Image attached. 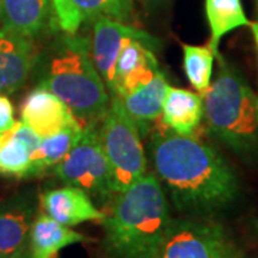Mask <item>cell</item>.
Listing matches in <instances>:
<instances>
[{
    "mask_svg": "<svg viewBox=\"0 0 258 258\" xmlns=\"http://www.w3.org/2000/svg\"><path fill=\"white\" fill-rule=\"evenodd\" d=\"M148 154L174 208L185 217L211 218L240 195V182L230 164L194 135L155 132Z\"/></svg>",
    "mask_w": 258,
    "mask_h": 258,
    "instance_id": "1",
    "label": "cell"
},
{
    "mask_svg": "<svg viewBox=\"0 0 258 258\" xmlns=\"http://www.w3.org/2000/svg\"><path fill=\"white\" fill-rule=\"evenodd\" d=\"M169 203L155 174L115 195L102 222L101 258H158L171 225Z\"/></svg>",
    "mask_w": 258,
    "mask_h": 258,
    "instance_id": "2",
    "label": "cell"
},
{
    "mask_svg": "<svg viewBox=\"0 0 258 258\" xmlns=\"http://www.w3.org/2000/svg\"><path fill=\"white\" fill-rule=\"evenodd\" d=\"M33 72H37V86L56 95L82 126L101 123L111 95L93 63L89 36L62 32L37 53Z\"/></svg>",
    "mask_w": 258,
    "mask_h": 258,
    "instance_id": "3",
    "label": "cell"
},
{
    "mask_svg": "<svg viewBox=\"0 0 258 258\" xmlns=\"http://www.w3.org/2000/svg\"><path fill=\"white\" fill-rule=\"evenodd\" d=\"M215 81L203 95L204 119L214 138L245 161L258 154L257 96L240 71L218 56Z\"/></svg>",
    "mask_w": 258,
    "mask_h": 258,
    "instance_id": "4",
    "label": "cell"
},
{
    "mask_svg": "<svg viewBox=\"0 0 258 258\" xmlns=\"http://www.w3.org/2000/svg\"><path fill=\"white\" fill-rule=\"evenodd\" d=\"M99 138L109 165L112 192L118 195L139 181L148 168L139 129L118 96L111 95L109 108L99 123Z\"/></svg>",
    "mask_w": 258,
    "mask_h": 258,
    "instance_id": "5",
    "label": "cell"
},
{
    "mask_svg": "<svg viewBox=\"0 0 258 258\" xmlns=\"http://www.w3.org/2000/svg\"><path fill=\"white\" fill-rule=\"evenodd\" d=\"M53 169L64 185L81 188L101 207H109L115 198L109 165L99 138V125L83 126L79 141Z\"/></svg>",
    "mask_w": 258,
    "mask_h": 258,
    "instance_id": "6",
    "label": "cell"
},
{
    "mask_svg": "<svg viewBox=\"0 0 258 258\" xmlns=\"http://www.w3.org/2000/svg\"><path fill=\"white\" fill-rule=\"evenodd\" d=\"M228 231L211 218L171 221L158 258H240Z\"/></svg>",
    "mask_w": 258,
    "mask_h": 258,
    "instance_id": "7",
    "label": "cell"
},
{
    "mask_svg": "<svg viewBox=\"0 0 258 258\" xmlns=\"http://www.w3.org/2000/svg\"><path fill=\"white\" fill-rule=\"evenodd\" d=\"M132 39H141L161 45L157 37L129 23H123L111 18H98L92 22L91 36H89L91 55H92L93 63L102 76L109 93L113 89L115 64L118 60V56L122 47Z\"/></svg>",
    "mask_w": 258,
    "mask_h": 258,
    "instance_id": "8",
    "label": "cell"
},
{
    "mask_svg": "<svg viewBox=\"0 0 258 258\" xmlns=\"http://www.w3.org/2000/svg\"><path fill=\"white\" fill-rule=\"evenodd\" d=\"M37 208L33 191H20L0 200V255L29 257V237Z\"/></svg>",
    "mask_w": 258,
    "mask_h": 258,
    "instance_id": "9",
    "label": "cell"
},
{
    "mask_svg": "<svg viewBox=\"0 0 258 258\" xmlns=\"http://www.w3.org/2000/svg\"><path fill=\"white\" fill-rule=\"evenodd\" d=\"M22 122L40 138L55 135L63 129L81 125L72 111L56 95L42 86L30 91L22 105Z\"/></svg>",
    "mask_w": 258,
    "mask_h": 258,
    "instance_id": "10",
    "label": "cell"
},
{
    "mask_svg": "<svg viewBox=\"0 0 258 258\" xmlns=\"http://www.w3.org/2000/svg\"><path fill=\"white\" fill-rule=\"evenodd\" d=\"M0 28L36 40L56 29L53 0H0Z\"/></svg>",
    "mask_w": 258,
    "mask_h": 258,
    "instance_id": "11",
    "label": "cell"
},
{
    "mask_svg": "<svg viewBox=\"0 0 258 258\" xmlns=\"http://www.w3.org/2000/svg\"><path fill=\"white\" fill-rule=\"evenodd\" d=\"M37 53L35 40L0 28V93L16 92L26 83Z\"/></svg>",
    "mask_w": 258,
    "mask_h": 258,
    "instance_id": "12",
    "label": "cell"
},
{
    "mask_svg": "<svg viewBox=\"0 0 258 258\" xmlns=\"http://www.w3.org/2000/svg\"><path fill=\"white\" fill-rule=\"evenodd\" d=\"M40 205L49 217L71 228L89 221L102 224L106 217L88 194L74 185L45 191L40 195Z\"/></svg>",
    "mask_w": 258,
    "mask_h": 258,
    "instance_id": "13",
    "label": "cell"
},
{
    "mask_svg": "<svg viewBox=\"0 0 258 258\" xmlns=\"http://www.w3.org/2000/svg\"><path fill=\"white\" fill-rule=\"evenodd\" d=\"M168 86L169 83L166 81L165 74L159 71L151 81L118 95L129 118L139 129L142 138L147 137L154 122L161 116L162 102Z\"/></svg>",
    "mask_w": 258,
    "mask_h": 258,
    "instance_id": "14",
    "label": "cell"
},
{
    "mask_svg": "<svg viewBox=\"0 0 258 258\" xmlns=\"http://www.w3.org/2000/svg\"><path fill=\"white\" fill-rule=\"evenodd\" d=\"M159 118L166 128L178 135H194L204 119L203 95L168 86Z\"/></svg>",
    "mask_w": 258,
    "mask_h": 258,
    "instance_id": "15",
    "label": "cell"
},
{
    "mask_svg": "<svg viewBox=\"0 0 258 258\" xmlns=\"http://www.w3.org/2000/svg\"><path fill=\"white\" fill-rule=\"evenodd\" d=\"M89 241H92L89 237L57 222L46 212H37L30 228L29 255L30 258H56L66 247Z\"/></svg>",
    "mask_w": 258,
    "mask_h": 258,
    "instance_id": "16",
    "label": "cell"
},
{
    "mask_svg": "<svg viewBox=\"0 0 258 258\" xmlns=\"http://www.w3.org/2000/svg\"><path fill=\"white\" fill-rule=\"evenodd\" d=\"M205 2V16L210 26V42L208 47L214 55L220 53V42L225 35L235 29L249 26L248 18L244 12L241 0H204Z\"/></svg>",
    "mask_w": 258,
    "mask_h": 258,
    "instance_id": "17",
    "label": "cell"
},
{
    "mask_svg": "<svg viewBox=\"0 0 258 258\" xmlns=\"http://www.w3.org/2000/svg\"><path fill=\"white\" fill-rule=\"evenodd\" d=\"M82 131V125H76L63 129L55 135L42 138L35 154L32 155L30 178L43 175L47 169L55 168L79 141Z\"/></svg>",
    "mask_w": 258,
    "mask_h": 258,
    "instance_id": "18",
    "label": "cell"
},
{
    "mask_svg": "<svg viewBox=\"0 0 258 258\" xmlns=\"http://www.w3.org/2000/svg\"><path fill=\"white\" fill-rule=\"evenodd\" d=\"M33 149L12 132H6L0 144V175L18 179L30 178Z\"/></svg>",
    "mask_w": 258,
    "mask_h": 258,
    "instance_id": "19",
    "label": "cell"
},
{
    "mask_svg": "<svg viewBox=\"0 0 258 258\" xmlns=\"http://www.w3.org/2000/svg\"><path fill=\"white\" fill-rule=\"evenodd\" d=\"M182 52L186 79L197 92L204 95L211 86L214 60L217 56L208 46L197 45H182Z\"/></svg>",
    "mask_w": 258,
    "mask_h": 258,
    "instance_id": "20",
    "label": "cell"
},
{
    "mask_svg": "<svg viewBox=\"0 0 258 258\" xmlns=\"http://www.w3.org/2000/svg\"><path fill=\"white\" fill-rule=\"evenodd\" d=\"M79 12L83 22L98 18H111L123 23H131L134 19V0H69Z\"/></svg>",
    "mask_w": 258,
    "mask_h": 258,
    "instance_id": "21",
    "label": "cell"
},
{
    "mask_svg": "<svg viewBox=\"0 0 258 258\" xmlns=\"http://www.w3.org/2000/svg\"><path fill=\"white\" fill-rule=\"evenodd\" d=\"M15 109L8 95L0 93V134H6L15 126Z\"/></svg>",
    "mask_w": 258,
    "mask_h": 258,
    "instance_id": "22",
    "label": "cell"
},
{
    "mask_svg": "<svg viewBox=\"0 0 258 258\" xmlns=\"http://www.w3.org/2000/svg\"><path fill=\"white\" fill-rule=\"evenodd\" d=\"M149 10H155L161 6H164L168 0H141Z\"/></svg>",
    "mask_w": 258,
    "mask_h": 258,
    "instance_id": "23",
    "label": "cell"
},
{
    "mask_svg": "<svg viewBox=\"0 0 258 258\" xmlns=\"http://www.w3.org/2000/svg\"><path fill=\"white\" fill-rule=\"evenodd\" d=\"M249 28H251V32H252V37H254V43H255V47H257L258 55V20L257 22L249 23Z\"/></svg>",
    "mask_w": 258,
    "mask_h": 258,
    "instance_id": "24",
    "label": "cell"
},
{
    "mask_svg": "<svg viewBox=\"0 0 258 258\" xmlns=\"http://www.w3.org/2000/svg\"><path fill=\"white\" fill-rule=\"evenodd\" d=\"M5 135H6V134H0V144H2V141L5 139Z\"/></svg>",
    "mask_w": 258,
    "mask_h": 258,
    "instance_id": "25",
    "label": "cell"
},
{
    "mask_svg": "<svg viewBox=\"0 0 258 258\" xmlns=\"http://www.w3.org/2000/svg\"><path fill=\"white\" fill-rule=\"evenodd\" d=\"M257 118H258V98H257Z\"/></svg>",
    "mask_w": 258,
    "mask_h": 258,
    "instance_id": "26",
    "label": "cell"
},
{
    "mask_svg": "<svg viewBox=\"0 0 258 258\" xmlns=\"http://www.w3.org/2000/svg\"><path fill=\"white\" fill-rule=\"evenodd\" d=\"M30 257V255H29ZM0 258H9V257H5V255H0Z\"/></svg>",
    "mask_w": 258,
    "mask_h": 258,
    "instance_id": "27",
    "label": "cell"
},
{
    "mask_svg": "<svg viewBox=\"0 0 258 258\" xmlns=\"http://www.w3.org/2000/svg\"><path fill=\"white\" fill-rule=\"evenodd\" d=\"M26 258H30V257H26Z\"/></svg>",
    "mask_w": 258,
    "mask_h": 258,
    "instance_id": "28",
    "label": "cell"
},
{
    "mask_svg": "<svg viewBox=\"0 0 258 258\" xmlns=\"http://www.w3.org/2000/svg\"><path fill=\"white\" fill-rule=\"evenodd\" d=\"M257 2H258V0H257Z\"/></svg>",
    "mask_w": 258,
    "mask_h": 258,
    "instance_id": "29",
    "label": "cell"
}]
</instances>
